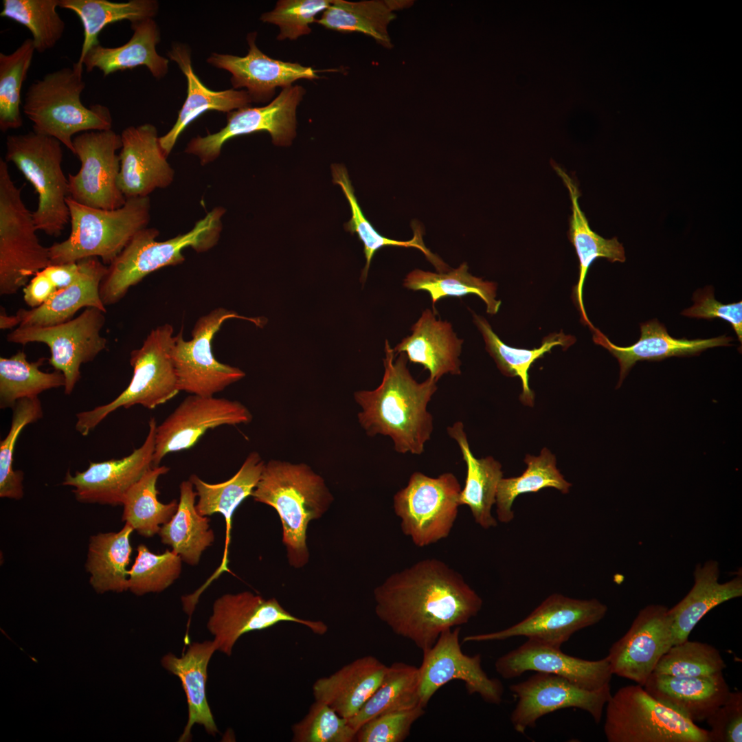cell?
Here are the masks:
<instances>
[{"mask_svg": "<svg viewBox=\"0 0 742 742\" xmlns=\"http://www.w3.org/2000/svg\"><path fill=\"white\" fill-rule=\"evenodd\" d=\"M57 289L43 270L36 273L23 289V300L31 308L43 304Z\"/></svg>", "mask_w": 742, "mask_h": 742, "instance_id": "cell-59", "label": "cell"}, {"mask_svg": "<svg viewBox=\"0 0 742 742\" xmlns=\"http://www.w3.org/2000/svg\"><path fill=\"white\" fill-rule=\"evenodd\" d=\"M473 317L483 337L486 349L494 359L498 369L507 376L520 378L522 383L520 400L524 405L532 407L535 394L530 390L528 383V370L531 365L537 359L543 357L546 352H550L552 348L556 346H561L563 349L567 348L574 343L575 338L561 331L544 337L539 348L531 350L516 348L504 344L485 318L473 312Z\"/></svg>", "mask_w": 742, "mask_h": 742, "instance_id": "cell-42", "label": "cell"}, {"mask_svg": "<svg viewBox=\"0 0 742 742\" xmlns=\"http://www.w3.org/2000/svg\"><path fill=\"white\" fill-rule=\"evenodd\" d=\"M410 0H333L315 22L339 32H360L379 44L391 48L387 27L396 18L395 12L413 5Z\"/></svg>", "mask_w": 742, "mask_h": 742, "instance_id": "cell-38", "label": "cell"}, {"mask_svg": "<svg viewBox=\"0 0 742 742\" xmlns=\"http://www.w3.org/2000/svg\"><path fill=\"white\" fill-rule=\"evenodd\" d=\"M174 329L164 324L150 330L142 346L130 354L133 376L126 388L109 403L76 414V430L87 436L110 414L135 405L152 409L179 392L171 355Z\"/></svg>", "mask_w": 742, "mask_h": 742, "instance_id": "cell-7", "label": "cell"}, {"mask_svg": "<svg viewBox=\"0 0 742 742\" xmlns=\"http://www.w3.org/2000/svg\"><path fill=\"white\" fill-rule=\"evenodd\" d=\"M59 8L73 11L80 19L84 39L79 59L73 66L82 72V60L87 52L100 44L98 35L108 25L123 20L133 23L153 19L157 13L158 3L154 0H131L112 2L108 0H59Z\"/></svg>", "mask_w": 742, "mask_h": 742, "instance_id": "cell-41", "label": "cell"}, {"mask_svg": "<svg viewBox=\"0 0 742 742\" xmlns=\"http://www.w3.org/2000/svg\"><path fill=\"white\" fill-rule=\"evenodd\" d=\"M437 313L426 308L412 326V334L394 348L396 355L405 354L408 361L422 365L436 382L445 374H461L463 340L459 339L452 325L436 318Z\"/></svg>", "mask_w": 742, "mask_h": 742, "instance_id": "cell-26", "label": "cell"}, {"mask_svg": "<svg viewBox=\"0 0 742 742\" xmlns=\"http://www.w3.org/2000/svg\"><path fill=\"white\" fill-rule=\"evenodd\" d=\"M447 431L458 443L466 465L464 486L459 495L460 505L469 506L475 522L482 528L497 526V519L491 510L495 504L498 484L503 477L501 464L492 456L477 459L473 456L462 422L454 423Z\"/></svg>", "mask_w": 742, "mask_h": 742, "instance_id": "cell-37", "label": "cell"}, {"mask_svg": "<svg viewBox=\"0 0 742 742\" xmlns=\"http://www.w3.org/2000/svg\"><path fill=\"white\" fill-rule=\"evenodd\" d=\"M377 617L423 652L482 609L480 595L444 561L429 558L390 575L374 590Z\"/></svg>", "mask_w": 742, "mask_h": 742, "instance_id": "cell-1", "label": "cell"}, {"mask_svg": "<svg viewBox=\"0 0 742 742\" xmlns=\"http://www.w3.org/2000/svg\"><path fill=\"white\" fill-rule=\"evenodd\" d=\"M252 418L238 401L190 394L157 426L153 466L169 453L192 448L210 429L248 424Z\"/></svg>", "mask_w": 742, "mask_h": 742, "instance_id": "cell-19", "label": "cell"}, {"mask_svg": "<svg viewBox=\"0 0 742 742\" xmlns=\"http://www.w3.org/2000/svg\"><path fill=\"white\" fill-rule=\"evenodd\" d=\"M216 651L214 640H205L190 644L179 657L169 653L161 659L163 667L179 678L186 696L188 719L179 739L180 742L191 740L194 724L203 726L212 736L218 732L206 694L207 666Z\"/></svg>", "mask_w": 742, "mask_h": 742, "instance_id": "cell-34", "label": "cell"}, {"mask_svg": "<svg viewBox=\"0 0 742 742\" xmlns=\"http://www.w3.org/2000/svg\"><path fill=\"white\" fill-rule=\"evenodd\" d=\"M461 486L452 473L436 477L413 473L393 498L403 533L420 548L447 538L458 514Z\"/></svg>", "mask_w": 742, "mask_h": 742, "instance_id": "cell-11", "label": "cell"}, {"mask_svg": "<svg viewBox=\"0 0 742 742\" xmlns=\"http://www.w3.org/2000/svg\"><path fill=\"white\" fill-rule=\"evenodd\" d=\"M179 490L177 510L158 534L161 542L170 546L182 561L196 565L202 553L214 542V534L210 528V519L200 515L196 508L197 495L193 484L190 480L183 481Z\"/></svg>", "mask_w": 742, "mask_h": 742, "instance_id": "cell-39", "label": "cell"}, {"mask_svg": "<svg viewBox=\"0 0 742 742\" xmlns=\"http://www.w3.org/2000/svg\"><path fill=\"white\" fill-rule=\"evenodd\" d=\"M608 742H709L708 730L660 702L639 684L619 688L605 705Z\"/></svg>", "mask_w": 742, "mask_h": 742, "instance_id": "cell-9", "label": "cell"}, {"mask_svg": "<svg viewBox=\"0 0 742 742\" xmlns=\"http://www.w3.org/2000/svg\"><path fill=\"white\" fill-rule=\"evenodd\" d=\"M79 171L69 174V194L76 202L95 208L115 210L126 201L117 181L122 148L121 135L112 129L82 133L73 139Z\"/></svg>", "mask_w": 742, "mask_h": 742, "instance_id": "cell-15", "label": "cell"}, {"mask_svg": "<svg viewBox=\"0 0 742 742\" xmlns=\"http://www.w3.org/2000/svg\"><path fill=\"white\" fill-rule=\"evenodd\" d=\"M719 563L715 560L696 565L692 588L678 603L668 608L673 645L688 640L697 624L714 607L742 596L741 571L724 583L719 582Z\"/></svg>", "mask_w": 742, "mask_h": 742, "instance_id": "cell-33", "label": "cell"}, {"mask_svg": "<svg viewBox=\"0 0 742 742\" xmlns=\"http://www.w3.org/2000/svg\"><path fill=\"white\" fill-rule=\"evenodd\" d=\"M640 326V339L626 347L614 344L597 328L592 331L594 341L608 350L618 361L620 370L618 387L638 361L696 355L708 348L730 346L732 341L731 337L726 335L710 339H676L671 337L665 326L656 319L642 323Z\"/></svg>", "mask_w": 742, "mask_h": 742, "instance_id": "cell-29", "label": "cell"}, {"mask_svg": "<svg viewBox=\"0 0 742 742\" xmlns=\"http://www.w3.org/2000/svg\"><path fill=\"white\" fill-rule=\"evenodd\" d=\"M332 174L333 182L341 188L351 210V218L345 224V229L352 234H357L363 245L366 261L360 278L362 283L366 280L372 258L378 250L384 247L418 249L434 265L438 272H445L449 269L446 263L426 247L423 240V232L419 227L414 228L413 238L405 241L390 239L379 234L364 216L355 195L346 169L341 165L335 164L332 166Z\"/></svg>", "mask_w": 742, "mask_h": 742, "instance_id": "cell-43", "label": "cell"}, {"mask_svg": "<svg viewBox=\"0 0 742 742\" xmlns=\"http://www.w3.org/2000/svg\"><path fill=\"white\" fill-rule=\"evenodd\" d=\"M383 359L381 384L372 390L354 394L361 407L358 420L366 434L389 436L400 453L420 455L434 429L427 405L437 390V382L428 377L418 382L411 374L405 353L396 357L387 339Z\"/></svg>", "mask_w": 742, "mask_h": 742, "instance_id": "cell-2", "label": "cell"}, {"mask_svg": "<svg viewBox=\"0 0 742 742\" xmlns=\"http://www.w3.org/2000/svg\"><path fill=\"white\" fill-rule=\"evenodd\" d=\"M168 56L177 64L186 78L187 96L175 124L167 133L159 137L160 146L167 157L182 132L201 114L208 111L228 113L252 102L245 90L213 91L205 86L193 70L191 52L187 45L174 44Z\"/></svg>", "mask_w": 742, "mask_h": 742, "instance_id": "cell-31", "label": "cell"}, {"mask_svg": "<svg viewBox=\"0 0 742 742\" xmlns=\"http://www.w3.org/2000/svg\"><path fill=\"white\" fill-rule=\"evenodd\" d=\"M460 627L443 631L434 644L424 651L418 667L420 705L426 708L437 690L453 679L463 681L469 695L478 694L489 704H499L504 687L496 678H490L482 667L480 654L468 655L461 649Z\"/></svg>", "mask_w": 742, "mask_h": 742, "instance_id": "cell-17", "label": "cell"}, {"mask_svg": "<svg viewBox=\"0 0 742 742\" xmlns=\"http://www.w3.org/2000/svg\"><path fill=\"white\" fill-rule=\"evenodd\" d=\"M157 423L154 417L148 422V432L144 443L121 459L95 462L72 475L67 472L63 484L74 488L76 499L82 503L122 505L128 489L151 467Z\"/></svg>", "mask_w": 742, "mask_h": 742, "instance_id": "cell-22", "label": "cell"}, {"mask_svg": "<svg viewBox=\"0 0 742 742\" xmlns=\"http://www.w3.org/2000/svg\"><path fill=\"white\" fill-rule=\"evenodd\" d=\"M694 304L682 314L693 318L712 319L720 318L729 322L738 339L742 341V302L724 304L715 299L712 286L697 290L693 295Z\"/></svg>", "mask_w": 742, "mask_h": 742, "instance_id": "cell-58", "label": "cell"}, {"mask_svg": "<svg viewBox=\"0 0 742 742\" xmlns=\"http://www.w3.org/2000/svg\"><path fill=\"white\" fill-rule=\"evenodd\" d=\"M526 469L518 477L502 478L496 495L497 519L508 524L515 517L512 509L516 497L521 494L536 493L545 488H554L563 494L569 493L572 484L556 468L555 456L543 448L539 456L527 455Z\"/></svg>", "mask_w": 742, "mask_h": 742, "instance_id": "cell-46", "label": "cell"}, {"mask_svg": "<svg viewBox=\"0 0 742 742\" xmlns=\"http://www.w3.org/2000/svg\"><path fill=\"white\" fill-rule=\"evenodd\" d=\"M131 28L133 34L123 45L93 46L82 60L86 71L91 72L97 68L107 76L118 71L145 66L155 78H163L168 72L169 61L156 50L160 41L157 24L153 19H147L131 23Z\"/></svg>", "mask_w": 742, "mask_h": 742, "instance_id": "cell-35", "label": "cell"}, {"mask_svg": "<svg viewBox=\"0 0 742 742\" xmlns=\"http://www.w3.org/2000/svg\"><path fill=\"white\" fill-rule=\"evenodd\" d=\"M137 555L128 571V589L137 595L160 592L180 576L181 557L173 550L152 552L145 545L137 548Z\"/></svg>", "mask_w": 742, "mask_h": 742, "instance_id": "cell-52", "label": "cell"}, {"mask_svg": "<svg viewBox=\"0 0 742 742\" xmlns=\"http://www.w3.org/2000/svg\"><path fill=\"white\" fill-rule=\"evenodd\" d=\"M225 209L216 207L188 232L164 241L156 240L159 231L145 227L137 232L122 252L107 266L101 281L100 297L105 306L120 302L129 289L150 273L185 260L187 247L205 252L214 247L223 228Z\"/></svg>", "mask_w": 742, "mask_h": 742, "instance_id": "cell-4", "label": "cell"}, {"mask_svg": "<svg viewBox=\"0 0 742 742\" xmlns=\"http://www.w3.org/2000/svg\"><path fill=\"white\" fill-rule=\"evenodd\" d=\"M82 74L74 66L45 74L29 86L23 105L33 131L56 139L73 154L74 135L110 130L113 124L107 106L82 104L81 93L86 85Z\"/></svg>", "mask_w": 742, "mask_h": 742, "instance_id": "cell-5", "label": "cell"}, {"mask_svg": "<svg viewBox=\"0 0 742 742\" xmlns=\"http://www.w3.org/2000/svg\"><path fill=\"white\" fill-rule=\"evenodd\" d=\"M133 528L125 523L117 532L98 533L90 537L86 570L90 583L99 592L128 589L127 566L131 561Z\"/></svg>", "mask_w": 742, "mask_h": 742, "instance_id": "cell-40", "label": "cell"}, {"mask_svg": "<svg viewBox=\"0 0 742 742\" xmlns=\"http://www.w3.org/2000/svg\"><path fill=\"white\" fill-rule=\"evenodd\" d=\"M61 143L32 131L10 135L5 142V161L12 162L33 186L38 196L33 217L37 230L57 237L70 220L66 199L68 178L62 168Z\"/></svg>", "mask_w": 742, "mask_h": 742, "instance_id": "cell-8", "label": "cell"}, {"mask_svg": "<svg viewBox=\"0 0 742 742\" xmlns=\"http://www.w3.org/2000/svg\"><path fill=\"white\" fill-rule=\"evenodd\" d=\"M468 270L466 262L445 272L434 273L416 269L406 276L403 286L414 291L427 292L435 313H437L435 304L442 298L475 294L486 304L487 313L496 314L502 304L500 300H496L497 284L474 276Z\"/></svg>", "mask_w": 742, "mask_h": 742, "instance_id": "cell-44", "label": "cell"}, {"mask_svg": "<svg viewBox=\"0 0 742 742\" xmlns=\"http://www.w3.org/2000/svg\"><path fill=\"white\" fill-rule=\"evenodd\" d=\"M265 462L256 451L251 452L239 470L229 480L217 484H210L202 480L195 474L189 480L193 484L199 497L196 504L198 513L203 516L214 513L221 514L225 521V541L221 563L214 573L205 583L208 586L223 572L231 571L228 568L229 547L231 541L232 516L243 501L249 496L256 486Z\"/></svg>", "mask_w": 742, "mask_h": 742, "instance_id": "cell-28", "label": "cell"}, {"mask_svg": "<svg viewBox=\"0 0 742 742\" xmlns=\"http://www.w3.org/2000/svg\"><path fill=\"white\" fill-rule=\"evenodd\" d=\"M78 261L80 273L74 283L55 291L41 306L30 310L20 308L16 312L20 326H47L63 323L71 319L84 307H94L106 313L100 297V286L107 266L97 257Z\"/></svg>", "mask_w": 742, "mask_h": 742, "instance_id": "cell-32", "label": "cell"}, {"mask_svg": "<svg viewBox=\"0 0 742 742\" xmlns=\"http://www.w3.org/2000/svg\"><path fill=\"white\" fill-rule=\"evenodd\" d=\"M305 93L302 86L291 85L282 89L265 106H247L229 112L223 128L215 133L192 138L185 152L196 155L201 165H206L219 157L228 140L260 131L269 133L276 146H289L296 135V111Z\"/></svg>", "mask_w": 742, "mask_h": 742, "instance_id": "cell-14", "label": "cell"}, {"mask_svg": "<svg viewBox=\"0 0 742 742\" xmlns=\"http://www.w3.org/2000/svg\"><path fill=\"white\" fill-rule=\"evenodd\" d=\"M283 622L302 625L316 635L323 636L328 631L324 622L295 616L276 598L265 599L248 591L226 594L218 598L213 604L207 627L214 636L216 651L230 656L234 646L243 635Z\"/></svg>", "mask_w": 742, "mask_h": 742, "instance_id": "cell-20", "label": "cell"}, {"mask_svg": "<svg viewBox=\"0 0 742 742\" xmlns=\"http://www.w3.org/2000/svg\"><path fill=\"white\" fill-rule=\"evenodd\" d=\"M235 318L251 322L258 326L264 324L260 318L246 317L218 307L197 319L191 332V339H183V330L175 335L171 355L179 392L214 396L245 376L240 368L217 361L212 351L215 334L226 320Z\"/></svg>", "mask_w": 742, "mask_h": 742, "instance_id": "cell-12", "label": "cell"}, {"mask_svg": "<svg viewBox=\"0 0 742 742\" xmlns=\"http://www.w3.org/2000/svg\"><path fill=\"white\" fill-rule=\"evenodd\" d=\"M673 645L668 608L653 604L639 611L629 630L611 646L606 657L613 675L643 686Z\"/></svg>", "mask_w": 742, "mask_h": 742, "instance_id": "cell-21", "label": "cell"}, {"mask_svg": "<svg viewBox=\"0 0 742 742\" xmlns=\"http://www.w3.org/2000/svg\"><path fill=\"white\" fill-rule=\"evenodd\" d=\"M552 165L567 188L572 203L568 238L575 249L579 262L578 280L573 289V296L582 322L593 331L596 328L588 319L583 299V286L588 270L598 258H606L611 262H624L626 260L625 249L616 237L607 239L592 229L580 207L578 199L581 194L576 182L558 165L554 163Z\"/></svg>", "mask_w": 742, "mask_h": 742, "instance_id": "cell-36", "label": "cell"}, {"mask_svg": "<svg viewBox=\"0 0 742 742\" xmlns=\"http://www.w3.org/2000/svg\"><path fill=\"white\" fill-rule=\"evenodd\" d=\"M33 212L25 206L21 189L0 159V295L24 287L31 276L51 265L49 247L36 235Z\"/></svg>", "mask_w": 742, "mask_h": 742, "instance_id": "cell-10", "label": "cell"}, {"mask_svg": "<svg viewBox=\"0 0 742 742\" xmlns=\"http://www.w3.org/2000/svg\"><path fill=\"white\" fill-rule=\"evenodd\" d=\"M2 5L0 16L27 27L37 52L52 49L62 38L65 23L56 11L59 0H3Z\"/></svg>", "mask_w": 742, "mask_h": 742, "instance_id": "cell-49", "label": "cell"}, {"mask_svg": "<svg viewBox=\"0 0 742 742\" xmlns=\"http://www.w3.org/2000/svg\"><path fill=\"white\" fill-rule=\"evenodd\" d=\"M12 409L10 430L0 442V497L19 500L23 496L24 473L14 469L16 442L23 428L42 418L43 412L38 397L20 399Z\"/></svg>", "mask_w": 742, "mask_h": 742, "instance_id": "cell-51", "label": "cell"}, {"mask_svg": "<svg viewBox=\"0 0 742 742\" xmlns=\"http://www.w3.org/2000/svg\"><path fill=\"white\" fill-rule=\"evenodd\" d=\"M28 361L23 350L9 358H0V408H12L17 401L38 397L44 391L64 387V374L54 370L52 372L39 369L45 360Z\"/></svg>", "mask_w": 742, "mask_h": 742, "instance_id": "cell-48", "label": "cell"}, {"mask_svg": "<svg viewBox=\"0 0 742 742\" xmlns=\"http://www.w3.org/2000/svg\"><path fill=\"white\" fill-rule=\"evenodd\" d=\"M644 690L691 721H706L728 699L723 672L708 676L676 677L652 673Z\"/></svg>", "mask_w": 742, "mask_h": 742, "instance_id": "cell-27", "label": "cell"}, {"mask_svg": "<svg viewBox=\"0 0 742 742\" xmlns=\"http://www.w3.org/2000/svg\"><path fill=\"white\" fill-rule=\"evenodd\" d=\"M294 742H351L357 731L327 704L315 701L306 716L292 726Z\"/></svg>", "mask_w": 742, "mask_h": 742, "instance_id": "cell-54", "label": "cell"}, {"mask_svg": "<svg viewBox=\"0 0 742 742\" xmlns=\"http://www.w3.org/2000/svg\"><path fill=\"white\" fill-rule=\"evenodd\" d=\"M43 271L58 290L71 285L78 279L80 273V265L79 261L50 265Z\"/></svg>", "mask_w": 742, "mask_h": 742, "instance_id": "cell-60", "label": "cell"}, {"mask_svg": "<svg viewBox=\"0 0 742 742\" xmlns=\"http://www.w3.org/2000/svg\"><path fill=\"white\" fill-rule=\"evenodd\" d=\"M726 664L712 645L688 640L675 645L661 657L653 673L676 677H701L721 673Z\"/></svg>", "mask_w": 742, "mask_h": 742, "instance_id": "cell-53", "label": "cell"}, {"mask_svg": "<svg viewBox=\"0 0 742 742\" xmlns=\"http://www.w3.org/2000/svg\"><path fill=\"white\" fill-rule=\"evenodd\" d=\"M35 51L33 40L27 38L12 53H0V130L3 133L23 125L21 92Z\"/></svg>", "mask_w": 742, "mask_h": 742, "instance_id": "cell-50", "label": "cell"}, {"mask_svg": "<svg viewBox=\"0 0 742 742\" xmlns=\"http://www.w3.org/2000/svg\"><path fill=\"white\" fill-rule=\"evenodd\" d=\"M419 705L418 668L401 662H394L388 666L379 687L348 722L357 731L376 716Z\"/></svg>", "mask_w": 742, "mask_h": 742, "instance_id": "cell-47", "label": "cell"}, {"mask_svg": "<svg viewBox=\"0 0 742 742\" xmlns=\"http://www.w3.org/2000/svg\"><path fill=\"white\" fill-rule=\"evenodd\" d=\"M510 690L517 700L510 721L520 734L534 728L543 716L563 708L581 709L599 723L611 695L610 685L589 690L560 676L542 672H535L527 679L510 685Z\"/></svg>", "mask_w": 742, "mask_h": 742, "instance_id": "cell-18", "label": "cell"}, {"mask_svg": "<svg viewBox=\"0 0 742 742\" xmlns=\"http://www.w3.org/2000/svg\"><path fill=\"white\" fill-rule=\"evenodd\" d=\"M596 598L577 599L561 594L545 598L528 616L506 629L465 636L463 642L504 640L516 636L561 648L576 631L599 622L607 612Z\"/></svg>", "mask_w": 742, "mask_h": 742, "instance_id": "cell-16", "label": "cell"}, {"mask_svg": "<svg viewBox=\"0 0 742 742\" xmlns=\"http://www.w3.org/2000/svg\"><path fill=\"white\" fill-rule=\"evenodd\" d=\"M388 666L366 655L313 684L315 701L324 703L345 719L355 715L382 683Z\"/></svg>", "mask_w": 742, "mask_h": 742, "instance_id": "cell-30", "label": "cell"}, {"mask_svg": "<svg viewBox=\"0 0 742 742\" xmlns=\"http://www.w3.org/2000/svg\"><path fill=\"white\" fill-rule=\"evenodd\" d=\"M169 470L166 466L151 467L124 497L122 520L142 536L151 537L158 534L161 527L177 510V499L168 504H163L158 499L157 480Z\"/></svg>", "mask_w": 742, "mask_h": 742, "instance_id": "cell-45", "label": "cell"}, {"mask_svg": "<svg viewBox=\"0 0 742 742\" xmlns=\"http://www.w3.org/2000/svg\"><path fill=\"white\" fill-rule=\"evenodd\" d=\"M66 201L71 233L66 240L49 247L51 265L97 257L108 266L150 221L149 196L126 199L115 210L89 207L69 196Z\"/></svg>", "mask_w": 742, "mask_h": 742, "instance_id": "cell-6", "label": "cell"}, {"mask_svg": "<svg viewBox=\"0 0 742 742\" xmlns=\"http://www.w3.org/2000/svg\"><path fill=\"white\" fill-rule=\"evenodd\" d=\"M709 742L742 741V692L730 693L726 701L706 720Z\"/></svg>", "mask_w": 742, "mask_h": 742, "instance_id": "cell-57", "label": "cell"}, {"mask_svg": "<svg viewBox=\"0 0 742 742\" xmlns=\"http://www.w3.org/2000/svg\"><path fill=\"white\" fill-rule=\"evenodd\" d=\"M256 32L247 35L249 50L245 56L212 53L207 59L212 66L229 71L233 87L245 88L252 102H269L276 88H286L298 80L319 78L317 71L311 67L265 54L256 44Z\"/></svg>", "mask_w": 742, "mask_h": 742, "instance_id": "cell-24", "label": "cell"}, {"mask_svg": "<svg viewBox=\"0 0 742 742\" xmlns=\"http://www.w3.org/2000/svg\"><path fill=\"white\" fill-rule=\"evenodd\" d=\"M251 496L276 510L289 564L295 568L304 566L309 559L308 524L322 517L333 501L323 477L304 463L271 460L265 463Z\"/></svg>", "mask_w": 742, "mask_h": 742, "instance_id": "cell-3", "label": "cell"}, {"mask_svg": "<svg viewBox=\"0 0 742 742\" xmlns=\"http://www.w3.org/2000/svg\"><path fill=\"white\" fill-rule=\"evenodd\" d=\"M106 313L94 307L76 318L47 326H18L8 333V342L25 345L38 342L50 350L49 363L65 376L64 392L70 395L81 378L82 364L92 361L106 348L107 339L100 332Z\"/></svg>", "mask_w": 742, "mask_h": 742, "instance_id": "cell-13", "label": "cell"}, {"mask_svg": "<svg viewBox=\"0 0 742 742\" xmlns=\"http://www.w3.org/2000/svg\"><path fill=\"white\" fill-rule=\"evenodd\" d=\"M333 0H280L274 9L263 13L260 20L277 25L279 41L296 40L311 32L310 25L323 12Z\"/></svg>", "mask_w": 742, "mask_h": 742, "instance_id": "cell-55", "label": "cell"}, {"mask_svg": "<svg viewBox=\"0 0 742 742\" xmlns=\"http://www.w3.org/2000/svg\"><path fill=\"white\" fill-rule=\"evenodd\" d=\"M20 323V318L16 314L14 315H9L6 313L3 308H1L0 328L1 330L12 329L14 327L19 326Z\"/></svg>", "mask_w": 742, "mask_h": 742, "instance_id": "cell-61", "label": "cell"}, {"mask_svg": "<svg viewBox=\"0 0 742 742\" xmlns=\"http://www.w3.org/2000/svg\"><path fill=\"white\" fill-rule=\"evenodd\" d=\"M495 668L504 679L519 677L526 671L550 673L589 690L609 685L613 675L606 657L598 660H583L564 653L561 648L529 639L498 657Z\"/></svg>", "mask_w": 742, "mask_h": 742, "instance_id": "cell-23", "label": "cell"}, {"mask_svg": "<svg viewBox=\"0 0 742 742\" xmlns=\"http://www.w3.org/2000/svg\"><path fill=\"white\" fill-rule=\"evenodd\" d=\"M118 187L126 199L147 197L157 188L169 186L175 171L151 124L128 126L121 133Z\"/></svg>", "mask_w": 742, "mask_h": 742, "instance_id": "cell-25", "label": "cell"}, {"mask_svg": "<svg viewBox=\"0 0 742 742\" xmlns=\"http://www.w3.org/2000/svg\"><path fill=\"white\" fill-rule=\"evenodd\" d=\"M425 714V708H414L387 712L374 717L357 731L358 742H402L414 723Z\"/></svg>", "mask_w": 742, "mask_h": 742, "instance_id": "cell-56", "label": "cell"}]
</instances>
